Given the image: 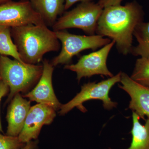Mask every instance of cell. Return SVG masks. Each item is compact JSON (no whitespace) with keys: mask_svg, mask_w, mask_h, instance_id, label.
Segmentation results:
<instances>
[{"mask_svg":"<svg viewBox=\"0 0 149 149\" xmlns=\"http://www.w3.org/2000/svg\"><path fill=\"white\" fill-rule=\"evenodd\" d=\"M11 0H0V5L10 1Z\"/></svg>","mask_w":149,"mask_h":149,"instance_id":"obj_23","label":"cell"},{"mask_svg":"<svg viewBox=\"0 0 149 149\" xmlns=\"http://www.w3.org/2000/svg\"><path fill=\"white\" fill-rule=\"evenodd\" d=\"M45 24L29 1H10L0 5V26L11 28L27 24Z\"/></svg>","mask_w":149,"mask_h":149,"instance_id":"obj_8","label":"cell"},{"mask_svg":"<svg viewBox=\"0 0 149 149\" xmlns=\"http://www.w3.org/2000/svg\"><path fill=\"white\" fill-rule=\"evenodd\" d=\"M121 72L107 80L99 83L89 82L81 87V91L71 100L62 105L58 113L61 116L67 114L74 108L80 111L86 112L87 109L83 106L85 102L91 100H100L103 102V106L106 110H111L117 106V103L113 102L109 97L110 91L116 84L120 82Z\"/></svg>","mask_w":149,"mask_h":149,"instance_id":"obj_4","label":"cell"},{"mask_svg":"<svg viewBox=\"0 0 149 149\" xmlns=\"http://www.w3.org/2000/svg\"><path fill=\"white\" fill-rule=\"evenodd\" d=\"M42 61V73L40 80L35 88L23 97L29 99L30 102L47 104L58 111L60 109L62 104L57 98L53 87L54 66L46 59Z\"/></svg>","mask_w":149,"mask_h":149,"instance_id":"obj_10","label":"cell"},{"mask_svg":"<svg viewBox=\"0 0 149 149\" xmlns=\"http://www.w3.org/2000/svg\"><path fill=\"white\" fill-rule=\"evenodd\" d=\"M130 77L139 84L149 88V59L138 58Z\"/></svg>","mask_w":149,"mask_h":149,"instance_id":"obj_17","label":"cell"},{"mask_svg":"<svg viewBox=\"0 0 149 149\" xmlns=\"http://www.w3.org/2000/svg\"><path fill=\"white\" fill-rule=\"evenodd\" d=\"M94 0H65V10H67L70 8L75 3L77 2H92Z\"/></svg>","mask_w":149,"mask_h":149,"instance_id":"obj_21","label":"cell"},{"mask_svg":"<svg viewBox=\"0 0 149 149\" xmlns=\"http://www.w3.org/2000/svg\"><path fill=\"white\" fill-rule=\"evenodd\" d=\"M103 10L97 3H80L58 18L52 27L53 30L58 31L77 28L88 35H95L98 22Z\"/></svg>","mask_w":149,"mask_h":149,"instance_id":"obj_5","label":"cell"},{"mask_svg":"<svg viewBox=\"0 0 149 149\" xmlns=\"http://www.w3.org/2000/svg\"><path fill=\"white\" fill-rule=\"evenodd\" d=\"M37 144L38 142L36 140L35 141H30L18 149H35L37 147Z\"/></svg>","mask_w":149,"mask_h":149,"instance_id":"obj_22","label":"cell"},{"mask_svg":"<svg viewBox=\"0 0 149 149\" xmlns=\"http://www.w3.org/2000/svg\"><path fill=\"white\" fill-rule=\"evenodd\" d=\"M56 111L47 104H37L31 107L24 127L18 136L19 141L25 144L36 140L44 125L51 124L56 116Z\"/></svg>","mask_w":149,"mask_h":149,"instance_id":"obj_9","label":"cell"},{"mask_svg":"<svg viewBox=\"0 0 149 149\" xmlns=\"http://www.w3.org/2000/svg\"><path fill=\"white\" fill-rule=\"evenodd\" d=\"M54 32L61 43L62 48L59 54L51 62L54 67L60 64H69L72 58L82 51L88 49L96 50L106 45L112 41L109 38L97 35H74L66 30Z\"/></svg>","mask_w":149,"mask_h":149,"instance_id":"obj_6","label":"cell"},{"mask_svg":"<svg viewBox=\"0 0 149 149\" xmlns=\"http://www.w3.org/2000/svg\"><path fill=\"white\" fill-rule=\"evenodd\" d=\"M18 136L3 135L0 133V149H18L23 146Z\"/></svg>","mask_w":149,"mask_h":149,"instance_id":"obj_18","label":"cell"},{"mask_svg":"<svg viewBox=\"0 0 149 149\" xmlns=\"http://www.w3.org/2000/svg\"><path fill=\"white\" fill-rule=\"evenodd\" d=\"M133 36L138 44L133 46L130 54L135 56L149 59V21L139 23L135 28Z\"/></svg>","mask_w":149,"mask_h":149,"instance_id":"obj_15","label":"cell"},{"mask_svg":"<svg viewBox=\"0 0 149 149\" xmlns=\"http://www.w3.org/2000/svg\"><path fill=\"white\" fill-rule=\"evenodd\" d=\"M119 88L130 96L128 108L135 112L142 119H149V88L133 80L125 72H121Z\"/></svg>","mask_w":149,"mask_h":149,"instance_id":"obj_11","label":"cell"},{"mask_svg":"<svg viewBox=\"0 0 149 149\" xmlns=\"http://www.w3.org/2000/svg\"><path fill=\"white\" fill-rule=\"evenodd\" d=\"M132 112L133 126L130 132L132 141L126 149H149V119H147L145 124L142 125L140 117L135 112Z\"/></svg>","mask_w":149,"mask_h":149,"instance_id":"obj_14","label":"cell"},{"mask_svg":"<svg viewBox=\"0 0 149 149\" xmlns=\"http://www.w3.org/2000/svg\"><path fill=\"white\" fill-rule=\"evenodd\" d=\"M114 45V41L112 40L98 50L82 56L75 64L66 65L64 68L76 72L78 82L83 77H90L95 75L113 77L114 75L108 68L107 60Z\"/></svg>","mask_w":149,"mask_h":149,"instance_id":"obj_7","label":"cell"},{"mask_svg":"<svg viewBox=\"0 0 149 149\" xmlns=\"http://www.w3.org/2000/svg\"><path fill=\"white\" fill-rule=\"evenodd\" d=\"M11 32L21 59L27 64L36 65L46 54L60 48L55 32L45 24L11 27Z\"/></svg>","mask_w":149,"mask_h":149,"instance_id":"obj_2","label":"cell"},{"mask_svg":"<svg viewBox=\"0 0 149 149\" xmlns=\"http://www.w3.org/2000/svg\"><path fill=\"white\" fill-rule=\"evenodd\" d=\"M123 0H98L97 3L103 8L112 6L120 5Z\"/></svg>","mask_w":149,"mask_h":149,"instance_id":"obj_19","label":"cell"},{"mask_svg":"<svg viewBox=\"0 0 149 149\" xmlns=\"http://www.w3.org/2000/svg\"><path fill=\"white\" fill-rule=\"evenodd\" d=\"M42 71L43 65L27 64L0 55V80L9 88L7 102L18 93H28L38 83Z\"/></svg>","mask_w":149,"mask_h":149,"instance_id":"obj_3","label":"cell"},{"mask_svg":"<svg viewBox=\"0 0 149 149\" xmlns=\"http://www.w3.org/2000/svg\"><path fill=\"white\" fill-rule=\"evenodd\" d=\"M9 91L8 86L2 80H0V103L3 97L6 95ZM2 127L1 123V118H0V133H3Z\"/></svg>","mask_w":149,"mask_h":149,"instance_id":"obj_20","label":"cell"},{"mask_svg":"<svg viewBox=\"0 0 149 149\" xmlns=\"http://www.w3.org/2000/svg\"><path fill=\"white\" fill-rule=\"evenodd\" d=\"M8 109L6 135L18 136L24 127L26 118L31 108V102L24 98L20 93L16 94L11 100Z\"/></svg>","mask_w":149,"mask_h":149,"instance_id":"obj_12","label":"cell"},{"mask_svg":"<svg viewBox=\"0 0 149 149\" xmlns=\"http://www.w3.org/2000/svg\"><path fill=\"white\" fill-rule=\"evenodd\" d=\"M47 26L52 27L65 10V0H29Z\"/></svg>","mask_w":149,"mask_h":149,"instance_id":"obj_13","label":"cell"},{"mask_svg":"<svg viewBox=\"0 0 149 149\" xmlns=\"http://www.w3.org/2000/svg\"><path fill=\"white\" fill-rule=\"evenodd\" d=\"M0 55L10 56L15 59L24 63L12 39L11 27L8 26H0Z\"/></svg>","mask_w":149,"mask_h":149,"instance_id":"obj_16","label":"cell"},{"mask_svg":"<svg viewBox=\"0 0 149 149\" xmlns=\"http://www.w3.org/2000/svg\"><path fill=\"white\" fill-rule=\"evenodd\" d=\"M144 16L143 6L136 1L105 8L98 22L96 35L113 40L118 52L127 55L133 47L135 28L144 21Z\"/></svg>","mask_w":149,"mask_h":149,"instance_id":"obj_1","label":"cell"}]
</instances>
